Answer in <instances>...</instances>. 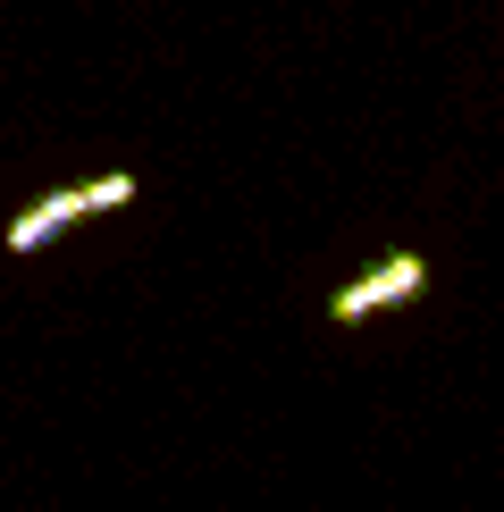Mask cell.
I'll return each instance as SVG.
<instances>
[{
  "label": "cell",
  "instance_id": "1",
  "mask_svg": "<svg viewBox=\"0 0 504 512\" xmlns=\"http://www.w3.org/2000/svg\"><path fill=\"white\" fill-rule=\"evenodd\" d=\"M420 294H429V261H420V252H387L378 269H362L353 286L328 294V319H336V328H362V319L404 311V303H420Z\"/></svg>",
  "mask_w": 504,
  "mask_h": 512
},
{
  "label": "cell",
  "instance_id": "2",
  "mask_svg": "<svg viewBox=\"0 0 504 512\" xmlns=\"http://www.w3.org/2000/svg\"><path fill=\"white\" fill-rule=\"evenodd\" d=\"M76 219H84V185H59V194H42L34 210H17V219H9V252H42V244H59Z\"/></svg>",
  "mask_w": 504,
  "mask_h": 512
},
{
  "label": "cell",
  "instance_id": "3",
  "mask_svg": "<svg viewBox=\"0 0 504 512\" xmlns=\"http://www.w3.org/2000/svg\"><path fill=\"white\" fill-rule=\"evenodd\" d=\"M135 194H143V185L126 177V168H110V177H93V185H84V219H110V210H126Z\"/></svg>",
  "mask_w": 504,
  "mask_h": 512
}]
</instances>
